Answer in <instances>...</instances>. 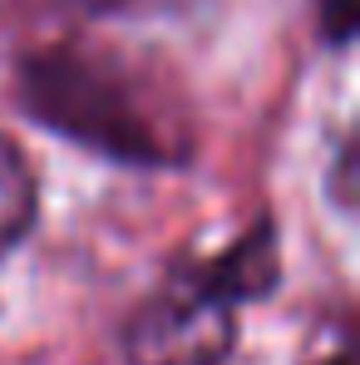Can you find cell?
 Returning a JSON list of instances; mask_svg holds the SVG:
<instances>
[{
    "mask_svg": "<svg viewBox=\"0 0 360 365\" xmlns=\"http://www.w3.org/2000/svg\"><path fill=\"white\" fill-rule=\"evenodd\" d=\"M277 227L257 217L242 237L178 262L123 326L128 365H222L237 341V306L277 287Z\"/></svg>",
    "mask_w": 360,
    "mask_h": 365,
    "instance_id": "obj_2",
    "label": "cell"
},
{
    "mask_svg": "<svg viewBox=\"0 0 360 365\" xmlns=\"http://www.w3.org/2000/svg\"><path fill=\"white\" fill-rule=\"evenodd\" d=\"M321 365H351V351H336L331 361H321Z\"/></svg>",
    "mask_w": 360,
    "mask_h": 365,
    "instance_id": "obj_5",
    "label": "cell"
},
{
    "mask_svg": "<svg viewBox=\"0 0 360 365\" xmlns=\"http://www.w3.org/2000/svg\"><path fill=\"white\" fill-rule=\"evenodd\" d=\"M35 207H40V187L30 173V158L0 133V257L30 232Z\"/></svg>",
    "mask_w": 360,
    "mask_h": 365,
    "instance_id": "obj_3",
    "label": "cell"
},
{
    "mask_svg": "<svg viewBox=\"0 0 360 365\" xmlns=\"http://www.w3.org/2000/svg\"><path fill=\"white\" fill-rule=\"evenodd\" d=\"M20 89L30 114L119 163L163 168L192 153L187 109L173 99V89H163L158 74L119 50L55 45L25 64Z\"/></svg>",
    "mask_w": 360,
    "mask_h": 365,
    "instance_id": "obj_1",
    "label": "cell"
},
{
    "mask_svg": "<svg viewBox=\"0 0 360 365\" xmlns=\"http://www.w3.org/2000/svg\"><path fill=\"white\" fill-rule=\"evenodd\" d=\"M316 10H321L326 35H331L336 45H346L351 30H356V0H316Z\"/></svg>",
    "mask_w": 360,
    "mask_h": 365,
    "instance_id": "obj_4",
    "label": "cell"
}]
</instances>
